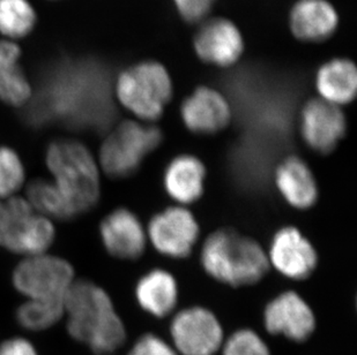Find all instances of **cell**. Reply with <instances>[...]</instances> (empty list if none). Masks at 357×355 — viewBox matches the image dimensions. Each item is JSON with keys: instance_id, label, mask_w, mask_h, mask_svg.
<instances>
[{"instance_id": "obj_1", "label": "cell", "mask_w": 357, "mask_h": 355, "mask_svg": "<svg viewBox=\"0 0 357 355\" xmlns=\"http://www.w3.org/2000/svg\"><path fill=\"white\" fill-rule=\"evenodd\" d=\"M68 335L95 355L115 353L124 345L126 328L105 288L89 279H78L64 298Z\"/></svg>"}, {"instance_id": "obj_21", "label": "cell", "mask_w": 357, "mask_h": 355, "mask_svg": "<svg viewBox=\"0 0 357 355\" xmlns=\"http://www.w3.org/2000/svg\"><path fill=\"white\" fill-rule=\"evenodd\" d=\"M316 87L320 100L330 104H348L354 100L357 91V71L348 59L327 61L318 71Z\"/></svg>"}, {"instance_id": "obj_26", "label": "cell", "mask_w": 357, "mask_h": 355, "mask_svg": "<svg viewBox=\"0 0 357 355\" xmlns=\"http://www.w3.org/2000/svg\"><path fill=\"white\" fill-rule=\"evenodd\" d=\"M222 346V355H271L266 342L250 329L234 332Z\"/></svg>"}, {"instance_id": "obj_10", "label": "cell", "mask_w": 357, "mask_h": 355, "mask_svg": "<svg viewBox=\"0 0 357 355\" xmlns=\"http://www.w3.org/2000/svg\"><path fill=\"white\" fill-rule=\"evenodd\" d=\"M268 265L287 278L303 281L317 267L318 255L303 233L293 226H286L274 235L266 253Z\"/></svg>"}, {"instance_id": "obj_8", "label": "cell", "mask_w": 357, "mask_h": 355, "mask_svg": "<svg viewBox=\"0 0 357 355\" xmlns=\"http://www.w3.org/2000/svg\"><path fill=\"white\" fill-rule=\"evenodd\" d=\"M176 352L182 355H215L223 345V329L209 309L189 307L176 314L170 325Z\"/></svg>"}, {"instance_id": "obj_24", "label": "cell", "mask_w": 357, "mask_h": 355, "mask_svg": "<svg viewBox=\"0 0 357 355\" xmlns=\"http://www.w3.org/2000/svg\"><path fill=\"white\" fill-rule=\"evenodd\" d=\"M14 319L26 331H45L64 319V300L24 299L15 309Z\"/></svg>"}, {"instance_id": "obj_18", "label": "cell", "mask_w": 357, "mask_h": 355, "mask_svg": "<svg viewBox=\"0 0 357 355\" xmlns=\"http://www.w3.org/2000/svg\"><path fill=\"white\" fill-rule=\"evenodd\" d=\"M205 180V165L193 155H179L172 159L163 177L167 194L182 207L202 198Z\"/></svg>"}, {"instance_id": "obj_23", "label": "cell", "mask_w": 357, "mask_h": 355, "mask_svg": "<svg viewBox=\"0 0 357 355\" xmlns=\"http://www.w3.org/2000/svg\"><path fill=\"white\" fill-rule=\"evenodd\" d=\"M24 198L35 212L52 221H71L75 218L64 196L49 178H38L26 184Z\"/></svg>"}, {"instance_id": "obj_31", "label": "cell", "mask_w": 357, "mask_h": 355, "mask_svg": "<svg viewBox=\"0 0 357 355\" xmlns=\"http://www.w3.org/2000/svg\"><path fill=\"white\" fill-rule=\"evenodd\" d=\"M49 1H59V0H49Z\"/></svg>"}, {"instance_id": "obj_5", "label": "cell", "mask_w": 357, "mask_h": 355, "mask_svg": "<svg viewBox=\"0 0 357 355\" xmlns=\"http://www.w3.org/2000/svg\"><path fill=\"white\" fill-rule=\"evenodd\" d=\"M161 141V131L154 125L123 121L102 142L96 156L100 170L112 179L135 175Z\"/></svg>"}, {"instance_id": "obj_27", "label": "cell", "mask_w": 357, "mask_h": 355, "mask_svg": "<svg viewBox=\"0 0 357 355\" xmlns=\"http://www.w3.org/2000/svg\"><path fill=\"white\" fill-rule=\"evenodd\" d=\"M128 355H178V353L159 336L147 333L135 342Z\"/></svg>"}, {"instance_id": "obj_14", "label": "cell", "mask_w": 357, "mask_h": 355, "mask_svg": "<svg viewBox=\"0 0 357 355\" xmlns=\"http://www.w3.org/2000/svg\"><path fill=\"white\" fill-rule=\"evenodd\" d=\"M195 50L202 61L220 68L235 64L244 51L238 28L227 19H213L202 24L195 38Z\"/></svg>"}, {"instance_id": "obj_7", "label": "cell", "mask_w": 357, "mask_h": 355, "mask_svg": "<svg viewBox=\"0 0 357 355\" xmlns=\"http://www.w3.org/2000/svg\"><path fill=\"white\" fill-rule=\"evenodd\" d=\"M6 207L8 226L1 248L21 258L49 253L57 238L54 221L35 212L22 195L7 200Z\"/></svg>"}, {"instance_id": "obj_25", "label": "cell", "mask_w": 357, "mask_h": 355, "mask_svg": "<svg viewBox=\"0 0 357 355\" xmlns=\"http://www.w3.org/2000/svg\"><path fill=\"white\" fill-rule=\"evenodd\" d=\"M27 184V168L21 155L14 148L0 145V201L20 195Z\"/></svg>"}, {"instance_id": "obj_29", "label": "cell", "mask_w": 357, "mask_h": 355, "mask_svg": "<svg viewBox=\"0 0 357 355\" xmlns=\"http://www.w3.org/2000/svg\"><path fill=\"white\" fill-rule=\"evenodd\" d=\"M0 355H40L34 342L24 337H10L0 342Z\"/></svg>"}, {"instance_id": "obj_6", "label": "cell", "mask_w": 357, "mask_h": 355, "mask_svg": "<svg viewBox=\"0 0 357 355\" xmlns=\"http://www.w3.org/2000/svg\"><path fill=\"white\" fill-rule=\"evenodd\" d=\"M77 281L71 262L45 253L21 258L10 274V284L24 299L64 300Z\"/></svg>"}, {"instance_id": "obj_20", "label": "cell", "mask_w": 357, "mask_h": 355, "mask_svg": "<svg viewBox=\"0 0 357 355\" xmlns=\"http://www.w3.org/2000/svg\"><path fill=\"white\" fill-rule=\"evenodd\" d=\"M135 299L142 310L163 319L175 310L178 302V285L170 272L154 269L139 279Z\"/></svg>"}, {"instance_id": "obj_30", "label": "cell", "mask_w": 357, "mask_h": 355, "mask_svg": "<svg viewBox=\"0 0 357 355\" xmlns=\"http://www.w3.org/2000/svg\"><path fill=\"white\" fill-rule=\"evenodd\" d=\"M7 226H8V212H7L6 201H0V247L3 246Z\"/></svg>"}, {"instance_id": "obj_28", "label": "cell", "mask_w": 357, "mask_h": 355, "mask_svg": "<svg viewBox=\"0 0 357 355\" xmlns=\"http://www.w3.org/2000/svg\"><path fill=\"white\" fill-rule=\"evenodd\" d=\"M174 3L184 20L196 22L207 15L215 0H174Z\"/></svg>"}, {"instance_id": "obj_4", "label": "cell", "mask_w": 357, "mask_h": 355, "mask_svg": "<svg viewBox=\"0 0 357 355\" xmlns=\"http://www.w3.org/2000/svg\"><path fill=\"white\" fill-rule=\"evenodd\" d=\"M115 96L139 120L151 123L161 117L172 98V77L160 63L142 61L119 74Z\"/></svg>"}, {"instance_id": "obj_19", "label": "cell", "mask_w": 357, "mask_h": 355, "mask_svg": "<svg viewBox=\"0 0 357 355\" xmlns=\"http://www.w3.org/2000/svg\"><path fill=\"white\" fill-rule=\"evenodd\" d=\"M293 34L305 42H321L333 34L339 24L337 10L327 0H300L290 12Z\"/></svg>"}, {"instance_id": "obj_9", "label": "cell", "mask_w": 357, "mask_h": 355, "mask_svg": "<svg viewBox=\"0 0 357 355\" xmlns=\"http://www.w3.org/2000/svg\"><path fill=\"white\" fill-rule=\"evenodd\" d=\"M147 240L160 254L186 258L199 238V224L189 209L176 205L153 216L146 228Z\"/></svg>"}, {"instance_id": "obj_13", "label": "cell", "mask_w": 357, "mask_h": 355, "mask_svg": "<svg viewBox=\"0 0 357 355\" xmlns=\"http://www.w3.org/2000/svg\"><path fill=\"white\" fill-rule=\"evenodd\" d=\"M301 135L320 154H328L346 133V118L340 107L323 100L307 102L301 113Z\"/></svg>"}, {"instance_id": "obj_22", "label": "cell", "mask_w": 357, "mask_h": 355, "mask_svg": "<svg viewBox=\"0 0 357 355\" xmlns=\"http://www.w3.org/2000/svg\"><path fill=\"white\" fill-rule=\"evenodd\" d=\"M38 24L31 0H0V38L19 43L34 33Z\"/></svg>"}, {"instance_id": "obj_3", "label": "cell", "mask_w": 357, "mask_h": 355, "mask_svg": "<svg viewBox=\"0 0 357 355\" xmlns=\"http://www.w3.org/2000/svg\"><path fill=\"white\" fill-rule=\"evenodd\" d=\"M200 262L213 279L234 287L256 284L270 269L259 242L228 228L214 232L206 239Z\"/></svg>"}, {"instance_id": "obj_2", "label": "cell", "mask_w": 357, "mask_h": 355, "mask_svg": "<svg viewBox=\"0 0 357 355\" xmlns=\"http://www.w3.org/2000/svg\"><path fill=\"white\" fill-rule=\"evenodd\" d=\"M44 164L49 179L64 196L75 217L91 212L101 198V170L91 149L75 139L47 144Z\"/></svg>"}, {"instance_id": "obj_15", "label": "cell", "mask_w": 357, "mask_h": 355, "mask_svg": "<svg viewBox=\"0 0 357 355\" xmlns=\"http://www.w3.org/2000/svg\"><path fill=\"white\" fill-rule=\"evenodd\" d=\"M181 117L189 131L214 134L229 124L231 109L221 93L208 87L193 91L181 107Z\"/></svg>"}, {"instance_id": "obj_11", "label": "cell", "mask_w": 357, "mask_h": 355, "mask_svg": "<svg viewBox=\"0 0 357 355\" xmlns=\"http://www.w3.org/2000/svg\"><path fill=\"white\" fill-rule=\"evenodd\" d=\"M264 324L272 335L302 342L314 333L316 316L300 294L288 291L268 302L264 312Z\"/></svg>"}, {"instance_id": "obj_17", "label": "cell", "mask_w": 357, "mask_h": 355, "mask_svg": "<svg viewBox=\"0 0 357 355\" xmlns=\"http://www.w3.org/2000/svg\"><path fill=\"white\" fill-rule=\"evenodd\" d=\"M274 182L280 195L293 208L305 210L317 202V181L309 165L300 157L284 158L278 165Z\"/></svg>"}, {"instance_id": "obj_12", "label": "cell", "mask_w": 357, "mask_h": 355, "mask_svg": "<svg viewBox=\"0 0 357 355\" xmlns=\"http://www.w3.org/2000/svg\"><path fill=\"white\" fill-rule=\"evenodd\" d=\"M98 235L105 251L112 258L132 261L140 258L147 246V232L138 216L126 208L105 214Z\"/></svg>"}, {"instance_id": "obj_16", "label": "cell", "mask_w": 357, "mask_h": 355, "mask_svg": "<svg viewBox=\"0 0 357 355\" xmlns=\"http://www.w3.org/2000/svg\"><path fill=\"white\" fill-rule=\"evenodd\" d=\"M21 61L20 43L0 38V102L14 109L27 106L35 96L34 87Z\"/></svg>"}]
</instances>
